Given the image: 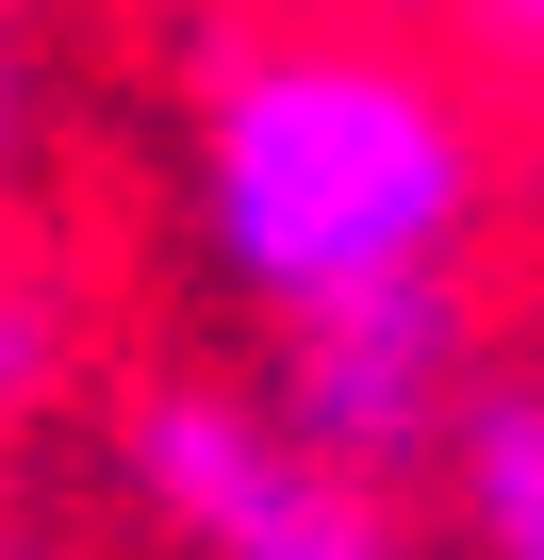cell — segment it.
Masks as SVG:
<instances>
[{
    "label": "cell",
    "instance_id": "cell-1",
    "mask_svg": "<svg viewBox=\"0 0 544 560\" xmlns=\"http://www.w3.org/2000/svg\"><path fill=\"white\" fill-rule=\"evenodd\" d=\"M495 214V116L396 34H247L182 149V231L264 330L347 314L380 280H462Z\"/></svg>",
    "mask_w": 544,
    "mask_h": 560
},
{
    "label": "cell",
    "instance_id": "cell-2",
    "mask_svg": "<svg viewBox=\"0 0 544 560\" xmlns=\"http://www.w3.org/2000/svg\"><path fill=\"white\" fill-rule=\"evenodd\" d=\"M132 478H149V511H165L198 560H413L396 478L331 462L281 396H231V380L149 396V412H132Z\"/></svg>",
    "mask_w": 544,
    "mask_h": 560
},
{
    "label": "cell",
    "instance_id": "cell-3",
    "mask_svg": "<svg viewBox=\"0 0 544 560\" xmlns=\"http://www.w3.org/2000/svg\"><path fill=\"white\" fill-rule=\"evenodd\" d=\"M478 380L495 363H478V298L462 280H380V298H347V314H298L264 396H281L331 462H363V478H429Z\"/></svg>",
    "mask_w": 544,
    "mask_h": 560
},
{
    "label": "cell",
    "instance_id": "cell-4",
    "mask_svg": "<svg viewBox=\"0 0 544 560\" xmlns=\"http://www.w3.org/2000/svg\"><path fill=\"white\" fill-rule=\"evenodd\" d=\"M445 494H462V560H544V380H478L445 429Z\"/></svg>",
    "mask_w": 544,
    "mask_h": 560
},
{
    "label": "cell",
    "instance_id": "cell-5",
    "mask_svg": "<svg viewBox=\"0 0 544 560\" xmlns=\"http://www.w3.org/2000/svg\"><path fill=\"white\" fill-rule=\"evenodd\" d=\"M478 18H495V34H528V50H544V0H478Z\"/></svg>",
    "mask_w": 544,
    "mask_h": 560
}]
</instances>
